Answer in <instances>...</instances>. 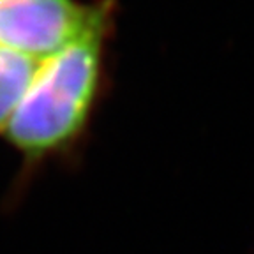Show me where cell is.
<instances>
[{
	"instance_id": "1",
	"label": "cell",
	"mask_w": 254,
	"mask_h": 254,
	"mask_svg": "<svg viewBox=\"0 0 254 254\" xmlns=\"http://www.w3.org/2000/svg\"><path fill=\"white\" fill-rule=\"evenodd\" d=\"M108 16L106 5L97 4L74 39L37 64L23 99L2 131L23 157L25 171L67 154L83 136L99 92Z\"/></svg>"
},
{
	"instance_id": "2",
	"label": "cell",
	"mask_w": 254,
	"mask_h": 254,
	"mask_svg": "<svg viewBox=\"0 0 254 254\" xmlns=\"http://www.w3.org/2000/svg\"><path fill=\"white\" fill-rule=\"evenodd\" d=\"M95 5L76 0H0V46L43 60L83 30Z\"/></svg>"
},
{
	"instance_id": "3",
	"label": "cell",
	"mask_w": 254,
	"mask_h": 254,
	"mask_svg": "<svg viewBox=\"0 0 254 254\" xmlns=\"http://www.w3.org/2000/svg\"><path fill=\"white\" fill-rule=\"evenodd\" d=\"M37 64L39 60L0 46V132L23 99Z\"/></svg>"
}]
</instances>
